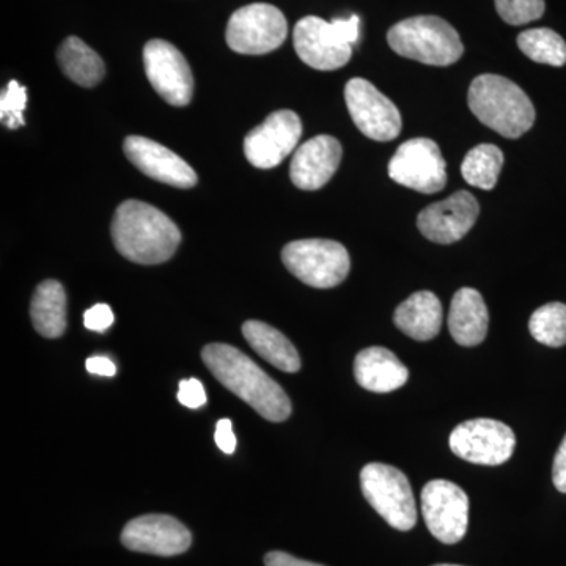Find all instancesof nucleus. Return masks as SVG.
Listing matches in <instances>:
<instances>
[{"instance_id":"1","label":"nucleus","mask_w":566,"mask_h":566,"mask_svg":"<svg viewBox=\"0 0 566 566\" xmlns=\"http://www.w3.org/2000/svg\"><path fill=\"white\" fill-rule=\"evenodd\" d=\"M202 359L226 389L252 406L264 419L283 422L292 415V401L285 390L240 349L226 344L207 345Z\"/></svg>"},{"instance_id":"2","label":"nucleus","mask_w":566,"mask_h":566,"mask_svg":"<svg viewBox=\"0 0 566 566\" xmlns=\"http://www.w3.org/2000/svg\"><path fill=\"white\" fill-rule=\"evenodd\" d=\"M111 232L117 251L139 264L167 262L181 243L172 219L140 200H126L117 208Z\"/></svg>"},{"instance_id":"3","label":"nucleus","mask_w":566,"mask_h":566,"mask_svg":"<svg viewBox=\"0 0 566 566\" xmlns=\"http://www.w3.org/2000/svg\"><path fill=\"white\" fill-rule=\"evenodd\" d=\"M468 103L483 125L506 139H517L534 126V104L515 82L499 74L475 77L469 88Z\"/></svg>"},{"instance_id":"4","label":"nucleus","mask_w":566,"mask_h":566,"mask_svg":"<svg viewBox=\"0 0 566 566\" xmlns=\"http://www.w3.org/2000/svg\"><path fill=\"white\" fill-rule=\"evenodd\" d=\"M387 41L401 57L424 65H453L464 52L455 29L438 17H416L398 22L387 33Z\"/></svg>"},{"instance_id":"5","label":"nucleus","mask_w":566,"mask_h":566,"mask_svg":"<svg viewBox=\"0 0 566 566\" xmlns=\"http://www.w3.org/2000/svg\"><path fill=\"white\" fill-rule=\"evenodd\" d=\"M360 486L368 504L390 527L408 532L416 526L415 494L400 469L382 463L367 464L360 472Z\"/></svg>"},{"instance_id":"6","label":"nucleus","mask_w":566,"mask_h":566,"mask_svg":"<svg viewBox=\"0 0 566 566\" xmlns=\"http://www.w3.org/2000/svg\"><path fill=\"white\" fill-rule=\"evenodd\" d=\"M283 264L305 285L334 289L348 277L352 260L344 245L331 240H300L286 244Z\"/></svg>"},{"instance_id":"7","label":"nucleus","mask_w":566,"mask_h":566,"mask_svg":"<svg viewBox=\"0 0 566 566\" xmlns=\"http://www.w3.org/2000/svg\"><path fill=\"white\" fill-rule=\"evenodd\" d=\"M289 24L277 7L252 3L234 11L227 25L226 40L238 54L263 55L282 46Z\"/></svg>"},{"instance_id":"8","label":"nucleus","mask_w":566,"mask_h":566,"mask_svg":"<svg viewBox=\"0 0 566 566\" xmlns=\"http://www.w3.org/2000/svg\"><path fill=\"white\" fill-rule=\"evenodd\" d=\"M389 177L417 192L442 191L447 185V166L441 148L424 137L405 142L390 159Z\"/></svg>"},{"instance_id":"9","label":"nucleus","mask_w":566,"mask_h":566,"mask_svg":"<svg viewBox=\"0 0 566 566\" xmlns=\"http://www.w3.org/2000/svg\"><path fill=\"white\" fill-rule=\"evenodd\" d=\"M515 446L512 428L493 419L468 420L450 434L452 452L474 464H504L515 452Z\"/></svg>"},{"instance_id":"10","label":"nucleus","mask_w":566,"mask_h":566,"mask_svg":"<svg viewBox=\"0 0 566 566\" xmlns=\"http://www.w3.org/2000/svg\"><path fill=\"white\" fill-rule=\"evenodd\" d=\"M422 515L436 539L455 545L468 532V494L449 480H433L422 490Z\"/></svg>"},{"instance_id":"11","label":"nucleus","mask_w":566,"mask_h":566,"mask_svg":"<svg viewBox=\"0 0 566 566\" xmlns=\"http://www.w3.org/2000/svg\"><path fill=\"white\" fill-rule=\"evenodd\" d=\"M145 74L151 87L170 106H188L193 95L191 66L169 41L151 40L144 48Z\"/></svg>"},{"instance_id":"12","label":"nucleus","mask_w":566,"mask_h":566,"mask_svg":"<svg viewBox=\"0 0 566 566\" xmlns=\"http://www.w3.org/2000/svg\"><path fill=\"white\" fill-rule=\"evenodd\" d=\"M346 106L354 125L368 139L394 140L401 133V115L371 82L354 77L345 87Z\"/></svg>"},{"instance_id":"13","label":"nucleus","mask_w":566,"mask_h":566,"mask_svg":"<svg viewBox=\"0 0 566 566\" xmlns=\"http://www.w3.org/2000/svg\"><path fill=\"white\" fill-rule=\"evenodd\" d=\"M303 123L293 111L273 112L244 139V155L256 169H273L296 148Z\"/></svg>"},{"instance_id":"14","label":"nucleus","mask_w":566,"mask_h":566,"mask_svg":"<svg viewBox=\"0 0 566 566\" xmlns=\"http://www.w3.org/2000/svg\"><path fill=\"white\" fill-rule=\"evenodd\" d=\"M293 43L305 65L319 71L342 69L353 55V46L342 39L333 21L307 17L294 28Z\"/></svg>"},{"instance_id":"15","label":"nucleus","mask_w":566,"mask_h":566,"mask_svg":"<svg viewBox=\"0 0 566 566\" xmlns=\"http://www.w3.org/2000/svg\"><path fill=\"white\" fill-rule=\"evenodd\" d=\"M123 546L136 553L174 557L191 547L192 535L180 521L167 515H145L129 521L122 532Z\"/></svg>"},{"instance_id":"16","label":"nucleus","mask_w":566,"mask_h":566,"mask_svg":"<svg viewBox=\"0 0 566 566\" xmlns=\"http://www.w3.org/2000/svg\"><path fill=\"white\" fill-rule=\"evenodd\" d=\"M479 212L475 197L471 192L460 191L424 208L417 218V227L427 240L436 244H452L474 227Z\"/></svg>"},{"instance_id":"17","label":"nucleus","mask_w":566,"mask_h":566,"mask_svg":"<svg viewBox=\"0 0 566 566\" xmlns=\"http://www.w3.org/2000/svg\"><path fill=\"white\" fill-rule=\"evenodd\" d=\"M123 150L126 158L153 180L181 189L192 188L199 181L196 170L185 159L148 137H126Z\"/></svg>"},{"instance_id":"18","label":"nucleus","mask_w":566,"mask_h":566,"mask_svg":"<svg viewBox=\"0 0 566 566\" xmlns=\"http://www.w3.org/2000/svg\"><path fill=\"white\" fill-rule=\"evenodd\" d=\"M340 142L333 136H316L294 153L290 177L303 191H316L329 182L342 161Z\"/></svg>"},{"instance_id":"19","label":"nucleus","mask_w":566,"mask_h":566,"mask_svg":"<svg viewBox=\"0 0 566 566\" xmlns=\"http://www.w3.org/2000/svg\"><path fill=\"white\" fill-rule=\"evenodd\" d=\"M354 378L365 390L389 394L408 382L409 371L390 349L371 346L354 359Z\"/></svg>"},{"instance_id":"20","label":"nucleus","mask_w":566,"mask_h":566,"mask_svg":"<svg viewBox=\"0 0 566 566\" xmlns=\"http://www.w3.org/2000/svg\"><path fill=\"white\" fill-rule=\"evenodd\" d=\"M490 315L482 294L474 289L458 290L449 312V331L461 346H476L486 338Z\"/></svg>"},{"instance_id":"21","label":"nucleus","mask_w":566,"mask_h":566,"mask_svg":"<svg viewBox=\"0 0 566 566\" xmlns=\"http://www.w3.org/2000/svg\"><path fill=\"white\" fill-rule=\"evenodd\" d=\"M394 322L401 333L417 342H428L442 326V304L431 292H417L395 311Z\"/></svg>"},{"instance_id":"22","label":"nucleus","mask_w":566,"mask_h":566,"mask_svg":"<svg viewBox=\"0 0 566 566\" xmlns=\"http://www.w3.org/2000/svg\"><path fill=\"white\" fill-rule=\"evenodd\" d=\"M243 335L253 352L262 356L266 363L274 365L285 374H296L301 370V357L292 342L275 327L263 322L243 324Z\"/></svg>"},{"instance_id":"23","label":"nucleus","mask_w":566,"mask_h":566,"mask_svg":"<svg viewBox=\"0 0 566 566\" xmlns=\"http://www.w3.org/2000/svg\"><path fill=\"white\" fill-rule=\"evenodd\" d=\"M33 326L43 337H61L66 329V293L61 282L44 281L32 297Z\"/></svg>"},{"instance_id":"24","label":"nucleus","mask_w":566,"mask_h":566,"mask_svg":"<svg viewBox=\"0 0 566 566\" xmlns=\"http://www.w3.org/2000/svg\"><path fill=\"white\" fill-rule=\"evenodd\" d=\"M57 61L65 76L81 87H95L106 74L103 59L77 36L63 41Z\"/></svg>"},{"instance_id":"25","label":"nucleus","mask_w":566,"mask_h":566,"mask_svg":"<svg viewBox=\"0 0 566 566\" xmlns=\"http://www.w3.org/2000/svg\"><path fill=\"white\" fill-rule=\"evenodd\" d=\"M502 166H504V153L501 148L491 144H482L465 155L464 161L461 164V175L465 182L474 188L491 191L499 180Z\"/></svg>"},{"instance_id":"26","label":"nucleus","mask_w":566,"mask_h":566,"mask_svg":"<svg viewBox=\"0 0 566 566\" xmlns=\"http://www.w3.org/2000/svg\"><path fill=\"white\" fill-rule=\"evenodd\" d=\"M517 46L536 63L551 66H564L566 63L565 40L551 29H531L520 33Z\"/></svg>"},{"instance_id":"27","label":"nucleus","mask_w":566,"mask_h":566,"mask_svg":"<svg viewBox=\"0 0 566 566\" xmlns=\"http://www.w3.org/2000/svg\"><path fill=\"white\" fill-rule=\"evenodd\" d=\"M532 337L542 345L560 348L566 345V304L549 303L536 308L528 322Z\"/></svg>"},{"instance_id":"28","label":"nucleus","mask_w":566,"mask_h":566,"mask_svg":"<svg viewBox=\"0 0 566 566\" xmlns=\"http://www.w3.org/2000/svg\"><path fill=\"white\" fill-rule=\"evenodd\" d=\"M499 17L512 25L539 20L545 13V0H495Z\"/></svg>"},{"instance_id":"29","label":"nucleus","mask_w":566,"mask_h":566,"mask_svg":"<svg viewBox=\"0 0 566 566\" xmlns=\"http://www.w3.org/2000/svg\"><path fill=\"white\" fill-rule=\"evenodd\" d=\"M25 106H28V91L20 82L10 81L0 99V117L9 129H18L24 125Z\"/></svg>"},{"instance_id":"30","label":"nucleus","mask_w":566,"mask_h":566,"mask_svg":"<svg viewBox=\"0 0 566 566\" xmlns=\"http://www.w3.org/2000/svg\"><path fill=\"white\" fill-rule=\"evenodd\" d=\"M178 401L186 408H202L207 403V392L199 379H186L180 381V390H178Z\"/></svg>"},{"instance_id":"31","label":"nucleus","mask_w":566,"mask_h":566,"mask_svg":"<svg viewBox=\"0 0 566 566\" xmlns=\"http://www.w3.org/2000/svg\"><path fill=\"white\" fill-rule=\"evenodd\" d=\"M84 324L95 333H106L114 324V314L107 304H96L84 314Z\"/></svg>"},{"instance_id":"32","label":"nucleus","mask_w":566,"mask_h":566,"mask_svg":"<svg viewBox=\"0 0 566 566\" xmlns=\"http://www.w3.org/2000/svg\"><path fill=\"white\" fill-rule=\"evenodd\" d=\"M214 439L216 444H218L223 453L232 455L234 449H237V438H234L232 420H219L218 427H216Z\"/></svg>"},{"instance_id":"33","label":"nucleus","mask_w":566,"mask_h":566,"mask_svg":"<svg viewBox=\"0 0 566 566\" xmlns=\"http://www.w3.org/2000/svg\"><path fill=\"white\" fill-rule=\"evenodd\" d=\"M553 482L557 491L566 494V434L560 447L557 449L553 463Z\"/></svg>"},{"instance_id":"34","label":"nucleus","mask_w":566,"mask_h":566,"mask_svg":"<svg viewBox=\"0 0 566 566\" xmlns=\"http://www.w3.org/2000/svg\"><path fill=\"white\" fill-rule=\"evenodd\" d=\"M333 24L337 32L340 33L342 39L346 41V43L353 44L359 40V17L353 14L348 20H334Z\"/></svg>"},{"instance_id":"35","label":"nucleus","mask_w":566,"mask_h":566,"mask_svg":"<svg viewBox=\"0 0 566 566\" xmlns=\"http://www.w3.org/2000/svg\"><path fill=\"white\" fill-rule=\"evenodd\" d=\"M264 565L266 566H323L314 564V562L301 560V558L290 556V554L282 553V551H273L264 557Z\"/></svg>"},{"instance_id":"36","label":"nucleus","mask_w":566,"mask_h":566,"mask_svg":"<svg viewBox=\"0 0 566 566\" xmlns=\"http://www.w3.org/2000/svg\"><path fill=\"white\" fill-rule=\"evenodd\" d=\"M85 367H87V371H91V374L107 376V378L117 374V367H115L109 357L93 356L91 359H87Z\"/></svg>"},{"instance_id":"37","label":"nucleus","mask_w":566,"mask_h":566,"mask_svg":"<svg viewBox=\"0 0 566 566\" xmlns=\"http://www.w3.org/2000/svg\"><path fill=\"white\" fill-rule=\"evenodd\" d=\"M433 566H461V565H449V564H442V565H433Z\"/></svg>"}]
</instances>
